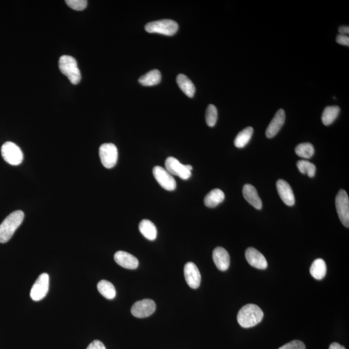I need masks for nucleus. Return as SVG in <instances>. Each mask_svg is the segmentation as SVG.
Wrapping results in <instances>:
<instances>
[{
	"mask_svg": "<svg viewBox=\"0 0 349 349\" xmlns=\"http://www.w3.org/2000/svg\"><path fill=\"white\" fill-rule=\"evenodd\" d=\"M59 68L62 73L68 78L73 85L80 83L81 74L77 64L76 60L73 57L64 55L59 60Z\"/></svg>",
	"mask_w": 349,
	"mask_h": 349,
	"instance_id": "7ed1b4c3",
	"label": "nucleus"
},
{
	"mask_svg": "<svg viewBox=\"0 0 349 349\" xmlns=\"http://www.w3.org/2000/svg\"><path fill=\"white\" fill-rule=\"evenodd\" d=\"M2 156L9 165L18 166L23 160V154L20 147L12 142H6L1 149Z\"/></svg>",
	"mask_w": 349,
	"mask_h": 349,
	"instance_id": "39448f33",
	"label": "nucleus"
},
{
	"mask_svg": "<svg viewBox=\"0 0 349 349\" xmlns=\"http://www.w3.org/2000/svg\"><path fill=\"white\" fill-rule=\"evenodd\" d=\"M166 170L171 175L178 176L183 180L189 179L192 175L193 167L191 165H184L172 156L168 157L165 162Z\"/></svg>",
	"mask_w": 349,
	"mask_h": 349,
	"instance_id": "423d86ee",
	"label": "nucleus"
},
{
	"mask_svg": "<svg viewBox=\"0 0 349 349\" xmlns=\"http://www.w3.org/2000/svg\"><path fill=\"white\" fill-rule=\"evenodd\" d=\"M87 349H106L105 346L103 345L102 342H101L99 340L93 341L92 343H91L90 345L88 346Z\"/></svg>",
	"mask_w": 349,
	"mask_h": 349,
	"instance_id": "473e14b6",
	"label": "nucleus"
},
{
	"mask_svg": "<svg viewBox=\"0 0 349 349\" xmlns=\"http://www.w3.org/2000/svg\"><path fill=\"white\" fill-rule=\"evenodd\" d=\"M243 194L247 202L251 204L255 208L261 209L262 208L261 199L257 194L256 187L251 184H245L243 189Z\"/></svg>",
	"mask_w": 349,
	"mask_h": 349,
	"instance_id": "a211bd4d",
	"label": "nucleus"
},
{
	"mask_svg": "<svg viewBox=\"0 0 349 349\" xmlns=\"http://www.w3.org/2000/svg\"><path fill=\"white\" fill-rule=\"evenodd\" d=\"M155 303L150 299H144L135 303L131 307V314L139 318H144L151 316L155 312Z\"/></svg>",
	"mask_w": 349,
	"mask_h": 349,
	"instance_id": "9b49d317",
	"label": "nucleus"
},
{
	"mask_svg": "<svg viewBox=\"0 0 349 349\" xmlns=\"http://www.w3.org/2000/svg\"><path fill=\"white\" fill-rule=\"evenodd\" d=\"M339 112H340V108L337 105L325 108L321 117L323 123L325 126H329L330 124L333 123L334 120L338 117Z\"/></svg>",
	"mask_w": 349,
	"mask_h": 349,
	"instance_id": "393cba45",
	"label": "nucleus"
},
{
	"mask_svg": "<svg viewBox=\"0 0 349 349\" xmlns=\"http://www.w3.org/2000/svg\"><path fill=\"white\" fill-rule=\"evenodd\" d=\"M339 33L340 35H345V34L349 33V28L348 26H341V27L339 28L338 30Z\"/></svg>",
	"mask_w": 349,
	"mask_h": 349,
	"instance_id": "72a5a7b5",
	"label": "nucleus"
},
{
	"mask_svg": "<svg viewBox=\"0 0 349 349\" xmlns=\"http://www.w3.org/2000/svg\"><path fill=\"white\" fill-rule=\"evenodd\" d=\"M225 194L220 189H213L206 195L204 200V204L208 208H215L223 203L225 200Z\"/></svg>",
	"mask_w": 349,
	"mask_h": 349,
	"instance_id": "6ab92c4d",
	"label": "nucleus"
},
{
	"mask_svg": "<svg viewBox=\"0 0 349 349\" xmlns=\"http://www.w3.org/2000/svg\"><path fill=\"white\" fill-rule=\"evenodd\" d=\"M245 257H246L248 263L254 268L264 270L268 266V263L265 257L261 252L254 248H249L246 250Z\"/></svg>",
	"mask_w": 349,
	"mask_h": 349,
	"instance_id": "ddd939ff",
	"label": "nucleus"
},
{
	"mask_svg": "<svg viewBox=\"0 0 349 349\" xmlns=\"http://www.w3.org/2000/svg\"><path fill=\"white\" fill-rule=\"evenodd\" d=\"M97 288L101 295H102L106 299L113 300L116 296V290H115V286L110 281H100L98 283Z\"/></svg>",
	"mask_w": 349,
	"mask_h": 349,
	"instance_id": "b1692460",
	"label": "nucleus"
},
{
	"mask_svg": "<svg viewBox=\"0 0 349 349\" xmlns=\"http://www.w3.org/2000/svg\"><path fill=\"white\" fill-rule=\"evenodd\" d=\"M253 132H254V129H253L252 127H247L246 128L242 130L235 137L234 141L235 146L238 148H244L249 143L250 139H251Z\"/></svg>",
	"mask_w": 349,
	"mask_h": 349,
	"instance_id": "a878e982",
	"label": "nucleus"
},
{
	"mask_svg": "<svg viewBox=\"0 0 349 349\" xmlns=\"http://www.w3.org/2000/svg\"><path fill=\"white\" fill-rule=\"evenodd\" d=\"M66 3L70 8L75 11H80L86 8L88 1L86 0H66Z\"/></svg>",
	"mask_w": 349,
	"mask_h": 349,
	"instance_id": "c756f323",
	"label": "nucleus"
},
{
	"mask_svg": "<svg viewBox=\"0 0 349 349\" xmlns=\"http://www.w3.org/2000/svg\"><path fill=\"white\" fill-rule=\"evenodd\" d=\"M177 83L185 95L190 98L194 97L196 93V87L186 75L183 74H179L177 77Z\"/></svg>",
	"mask_w": 349,
	"mask_h": 349,
	"instance_id": "aec40b11",
	"label": "nucleus"
},
{
	"mask_svg": "<svg viewBox=\"0 0 349 349\" xmlns=\"http://www.w3.org/2000/svg\"><path fill=\"white\" fill-rule=\"evenodd\" d=\"M114 259L118 264L127 269H136L139 264L137 257L124 251H118L115 253Z\"/></svg>",
	"mask_w": 349,
	"mask_h": 349,
	"instance_id": "dca6fc26",
	"label": "nucleus"
},
{
	"mask_svg": "<svg viewBox=\"0 0 349 349\" xmlns=\"http://www.w3.org/2000/svg\"><path fill=\"white\" fill-rule=\"evenodd\" d=\"M161 81L160 72L157 69L151 70L139 78V83L144 86L157 85Z\"/></svg>",
	"mask_w": 349,
	"mask_h": 349,
	"instance_id": "4be33fe9",
	"label": "nucleus"
},
{
	"mask_svg": "<svg viewBox=\"0 0 349 349\" xmlns=\"http://www.w3.org/2000/svg\"><path fill=\"white\" fill-rule=\"evenodd\" d=\"M276 186L283 203L287 206H293L295 204V197L290 184L285 180L279 179L277 182Z\"/></svg>",
	"mask_w": 349,
	"mask_h": 349,
	"instance_id": "4468645a",
	"label": "nucleus"
},
{
	"mask_svg": "<svg viewBox=\"0 0 349 349\" xmlns=\"http://www.w3.org/2000/svg\"><path fill=\"white\" fill-rule=\"evenodd\" d=\"M336 208L339 220L346 228L349 227V199L343 190H339L336 197Z\"/></svg>",
	"mask_w": 349,
	"mask_h": 349,
	"instance_id": "6e6552de",
	"label": "nucleus"
},
{
	"mask_svg": "<svg viewBox=\"0 0 349 349\" xmlns=\"http://www.w3.org/2000/svg\"><path fill=\"white\" fill-rule=\"evenodd\" d=\"M310 273L313 278L317 280L324 279L327 273V266L324 260L322 259L315 260L310 266Z\"/></svg>",
	"mask_w": 349,
	"mask_h": 349,
	"instance_id": "5701e85b",
	"label": "nucleus"
},
{
	"mask_svg": "<svg viewBox=\"0 0 349 349\" xmlns=\"http://www.w3.org/2000/svg\"><path fill=\"white\" fill-rule=\"evenodd\" d=\"M185 279L190 287L193 289L199 288L201 281V275L196 264L189 262L184 269Z\"/></svg>",
	"mask_w": 349,
	"mask_h": 349,
	"instance_id": "f8f14e48",
	"label": "nucleus"
},
{
	"mask_svg": "<svg viewBox=\"0 0 349 349\" xmlns=\"http://www.w3.org/2000/svg\"><path fill=\"white\" fill-rule=\"evenodd\" d=\"M213 259L217 268L221 271H227L230 266L229 254L223 247H217L213 252Z\"/></svg>",
	"mask_w": 349,
	"mask_h": 349,
	"instance_id": "f3484780",
	"label": "nucleus"
},
{
	"mask_svg": "<svg viewBox=\"0 0 349 349\" xmlns=\"http://www.w3.org/2000/svg\"><path fill=\"white\" fill-rule=\"evenodd\" d=\"M329 349H346L345 348V346H343L342 345H341L340 344H339L338 343H333L331 344V345L329 346Z\"/></svg>",
	"mask_w": 349,
	"mask_h": 349,
	"instance_id": "f704fd0d",
	"label": "nucleus"
},
{
	"mask_svg": "<svg viewBox=\"0 0 349 349\" xmlns=\"http://www.w3.org/2000/svg\"><path fill=\"white\" fill-rule=\"evenodd\" d=\"M49 287V275L47 273L41 274L31 288L30 293L31 299L35 302L42 300L47 294Z\"/></svg>",
	"mask_w": 349,
	"mask_h": 349,
	"instance_id": "1a4fd4ad",
	"label": "nucleus"
},
{
	"mask_svg": "<svg viewBox=\"0 0 349 349\" xmlns=\"http://www.w3.org/2000/svg\"><path fill=\"white\" fill-rule=\"evenodd\" d=\"M99 155L101 163L105 168L111 169L116 165L118 160L117 146L112 143L103 144L100 147Z\"/></svg>",
	"mask_w": 349,
	"mask_h": 349,
	"instance_id": "0eeeda50",
	"label": "nucleus"
},
{
	"mask_svg": "<svg viewBox=\"0 0 349 349\" xmlns=\"http://www.w3.org/2000/svg\"><path fill=\"white\" fill-rule=\"evenodd\" d=\"M296 153L300 157L310 158L314 154V148L312 144L306 143L299 144L295 149Z\"/></svg>",
	"mask_w": 349,
	"mask_h": 349,
	"instance_id": "bb28decb",
	"label": "nucleus"
},
{
	"mask_svg": "<svg viewBox=\"0 0 349 349\" xmlns=\"http://www.w3.org/2000/svg\"><path fill=\"white\" fill-rule=\"evenodd\" d=\"M218 110L215 105L210 104L207 108L206 112V122L207 125L209 127L215 126L217 120H218Z\"/></svg>",
	"mask_w": 349,
	"mask_h": 349,
	"instance_id": "c85d7f7f",
	"label": "nucleus"
},
{
	"mask_svg": "<svg viewBox=\"0 0 349 349\" xmlns=\"http://www.w3.org/2000/svg\"><path fill=\"white\" fill-rule=\"evenodd\" d=\"M297 167L301 173L303 174H307L309 177H314L316 174V166L309 161L305 160L298 161Z\"/></svg>",
	"mask_w": 349,
	"mask_h": 349,
	"instance_id": "cd10ccee",
	"label": "nucleus"
},
{
	"mask_svg": "<svg viewBox=\"0 0 349 349\" xmlns=\"http://www.w3.org/2000/svg\"><path fill=\"white\" fill-rule=\"evenodd\" d=\"M140 232L147 239L154 240L157 235V230L155 225L151 221L144 220L139 224Z\"/></svg>",
	"mask_w": 349,
	"mask_h": 349,
	"instance_id": "412c9836",
	"label": "nucleus"
},
{
	"mask_svg": "<svg viewBox=\"0 0 349 349\" xmlns=\"http://www.w3.org/2000/svg\"><path fill=\"white\" fill-rule=\"evenodd\" d=\"M153 173L156 181L164 189L173 191L176 189L177 183L174 178L165 168L157 166L153 168Z\"/></svg>",
	"mask_w": 349,
	"mask_h": 349,
	"instance_id": "9d476101",
	"label": "nucleus"
},
{
	"mask_svg": "<svg viewBox=\"0 0 349 349\" xmlns=\"http://www.w3.org/2000/svg\"><path fill=\"white\" fill-rule=\"evenodd\" d=\"M279 349H306V346L302 341L293 340L285 344Z\"/></svg>",
	"mask_w": 349,
	"mask_h": 349,
	"instance_id": "7c9ffc66",
	"label": "nucleus"
},
{
	"mask_svg": "<svg viewBox=\"0 0 349 349\" xmlns=\"http://www.w3.org/2000/svg\"><path fill=\"white\" fill-rule=\"evenodd\" d=\"M263 310L255 304H247L243 307L237 314V321L243 328H251L262 321Z\"/></svg>",
	"mask_w": 349,
	"mask_h": 349,
	"instance_id": "f257e3e1",
	"label": "nucleus"
},
{
	"mask_svg": "<svg viewBox=\"0 0 349 349\" xmlns=\"http://www.w3.org/2000/svg\"><path fill=\"white\" fill-rule=\"evenodd\" d=\"M23 219L24 213L21 210L13 211L5 219L0 225V243H6L11 239Z\"/></svg>",
	"mask_w": 349,
	"mask_h": 349,
	"instance_id": "f03ea898",
	"label": "nucleus"
},
{
	"mask_svg": "<svg viewBox=\"0 0 349 349\" xmlns=\"http://www.w3.org/2000/svg\"><path fill=\"white\" fill-rule=\"evenodd\" d=\"M285 121V111L282 109L279 110L276 113L275 116L272 120L271 123L267 127L266 136L267 138L271 139L278 134L279 130L283 127Z\"/></svg>",
	"mask_w": 349,
	"mask_h": 349,
	"instance_id": "2eb2a0df",
	"label": "nucleus"
},
{
	"mask_svg": "<svg viewBox=\"0 0 349 349\" xmlns=\"http://www.w3.org/2000/svg\"><path fill=\"white\" fill-rule=\"evenodd\" d=\"M145 30L149 33H158L166 36H173L179 30L176 21L172 20H161L147 23Z\"/></svg>",
	"mask_w": 349,
	"mask_h": 349,
	"instance_id": "20e7f679",
	"label": "nucleus"
},
{
	"mask_svg": "<svg viewBox=\"0 0 349 349\" xmlns=\"http://www.w3.org/2000/svg\"><path fill=\"white\" fill-rule=\"evenodd\" d=\"M336 42L339 44L345 45V46H349V37L348 36L343 35H339L336 38Z\"/></svg>",
	"mask_w": 349,
	"mask_h": 349,
	"instance_id": "2f4dec72",
	"label": "nucleus"
}]
</instances>
